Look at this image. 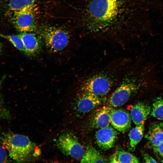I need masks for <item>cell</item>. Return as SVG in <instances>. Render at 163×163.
Masks as SVG:
<instances>
[{
    "instance_id": "6da1fadb",
    "label": "cell",
    "mask_w": 163,
    "mask_h": 163,
    "mask_svg": "<svg viewBox=\"0 0 163 163\" xmlns=\"http://www.w3.org/2000/svg\"><path fill=\"white\" fill-rule=\"evenodd\" d=\"M129 0H87L83 11L86 34L101 38H121L127 30Z\"/></svg>"
},
{
    "instance_id": "7a4b0ae2",
    "label": "cell",
    "mask_w": 163,
    "mask_h": 163,
    "mask_svg": "<svg viewBox=\"0 0 163 163\" xmlns=\"http://www.w3.org/2000/svg\"><path fill=\"white\" fill-rule=\"evenodd\" d=\"M123 69L120 63L108 66L87 77L78 88L102 99L119 82Z\"/></svg>"
},
{
    "instance_id": "3957f363",
    "label": "cell",
    "mask_w": 163,
    "mask_h": 163,
    "mask_svg": "<svg viewBox=\"0 0 163 163\" xmlns=\"http://www.w3.org/2000/svg\"><path fill=\"white\" fill-rule=\"evenodd\" d=\"M143 83L135 73H125L111 94L108 100L109 105L116 107L123 105L142 87Z\"/></svg>"
},
{
    "instance_id": "277c9868",
    "label": "cell",
    "mask_w": 163,
    "mask_h": 163,
    "mask_svg": "<svg viewBox=\"0 0 163 163\" xmlns=\"http://www.w3.org/2000/svg\"><path fill=\"white\" fill-rule=\"evenodd\" d=\"M2 142V147L8 152L10 158L18 162L27 161L35 147L26 136L13 133L5 134Z\"/></svg>"
},
{
    "instance_id": "5b68a950",
    "label": "cell",
    "mask_w": 163,
    "mask_h": 163,
    "mask_svg": "<svg viewBox=\"0 0 163 163\" xmlns=\"http://www.w3.org/2000/svg\"><path fill=\"white\" fill-rule=\"evenodd\" d=\"M39 35L43 40L47 48L52 52H60L68 45L69 36L68 32L60 28L51 26L41 27Z\"/></svg>"
},
{
    "instance_id": "8992f818",
    "label": "cell",
    "mask_w": 163,
    "mask_h": 163,
    "mask_svg": "<svg viewBox=\"0 0 163 163\" xmlns=\"http://www.w3.org/2000/svg\"><path fill=\"white\" fill-rule=\"evenodd\" d=\"M34 6L12 12L11 21L19 32H33L36 30L37 26Z\"/></svg>"
},
{
    "instance_id": "52a82bcc",
    "label": "cell",
    "mask_w": 163,
    "mask_h": 163,
    "mask_svg": "<svg viewBox=\"0 0 163 163\" xmlns=\"http://www.w3.org/2000/svg\"><path fill=\"white\" fill-rule=\"evenodd\" d=\"M58 149L64 155L77 160L81 159L85 151L76 137L69 133L60 135L57 141Z\"/></svg>"
},
{
    "instance_id": "ba28073f",
    "label": "cell",
    "mask_w": 163,
    "mask_h": 163,
    "mask_svg": "<svg viewBox=\"0 0 163 163\" xmlns=\"http://www.w3.org/2000/svg\"><path fill=\"white\" fill-rule=\"evenodd\" d=\"M78 88L76 104L79 112H88L101 104L102 99Z\"/></svg>"
},
{
    "instance_id": "9c48e42d",
    "label": "cell",
    "mask_w": 163,
    "mask_h": 163,
    "mask_svg": "<svg viewBox=\"0 0 163 163\" xmlns=\"http://www.w3.org/2000/svg\"><path fill=\"white\" fill-rule=\"evenodd\" d=\"M18 35L24 43L26 50V55L34 56L41 51L42 38L40 35L31 32H21Z\"/></svg>"
},
{
    "instance_id": "30bf717a",
    "label": "cell",
    "mask_w": 163,
    "mask_h": 163,
    "mask_svg": "<svg viewBox=\"0 0 163 163\" xmlns=\"http://www.w3.org/2000/svg\"><path fill=\"white\" fill-rule=\"evenodd\" d=\"M110 123L118 131L125 133L131 127L130 116L127 111L123 109H113L111 113Z\"/></svg>"
},
{
    "instance_id": "8fae6325",
    "label": "cell",
    "mask_w": 163,
    "mask_h": 163,
    "mask_svg": "<svg viewBox=\"0 0 163 163\" xmlns=\"http://www.w3.org/2000/svg\"><path fill=\"white\" fill-rule=\"evenodd\" d=\"M117 133L110 126L99 129L95 133L96 142L101 149L106 150L112 147L117 138Z\"/></svg>"
},
{
    "instance_id": "7c38bea8",
    "label": "cell",
    "mask_w": 163,
    "mask_h": 163,
    "mask_svg": "<svg viewBox=\"0 0 163 163\" xmlns=\"http://www.w3.org/2000/svg\"><path fill=\"white\" fill-rule=\"evenodd\" d=\"M145 137L147 140L148 148L153 149L157 146L163 141V123L152 124Z\"/></svg>"
},
{
    "instance_id": "4fadbf2b",
    "label": "cell",
    "mask_w": 163,
    "mask_h": 163,
    "mask_svg": "<svg viewBox=\"0 0 163 163\" xmlns=\"http://www.w3.org/2000/svg\"><path fill=\"white\" fill-rule=\"evenodd\" d=\"M151 108L148 103L139 102L136 104L130 110V116L136 125L144 123L151 112Z\"/></svg>"
},
{
    "instance_id": "5bb4252c",
    "label": "cell",
    "mask_w": 163,
    "mask_h": 163,
    "mask_svg": "<svg viewBox=\"0 0 163 163\" xmlns=\"http://www.w3.org/2000/svg\"><path fill=\"white\" fill-rule=\"evenodd\" d=\"M113 108L110 105L103 106L94 116L91 120L93 127L100 129L109 126L111 113Z\"/></svg>"
},
{
    "instance_id": "9a60e30c",
    "label": "cell",
    "mask_w": 163,
    "mask_h": 163,
    "mask_svg": "<svg viewBox=\"0 0 163 163\" xmlns=\"http://www.w3.org/2000/svg\"><path fill=\"white\" fill-rule=\"evenodd\" d=\"M111 163H139L138 158L130 153L121 148L117 149L110 158Z\"/></svg>"
},
{
    "instance_id": "2e32d148",
    "label": "cell",
    "mask_w": 163,
    "mask_h": 163,
    "mask_svg": "<svg viewBox=\"0 0 163 163\" xmlns=\"http://www.w3.org/2000/svg\"><path fill=\"white\" fill-rule=\"evenodd\" d=\"M144 131V123L136 125L131 129L129 133V143L128 146L129 151L133 152L136 146L142 139Z\"/></svg>"
},
{
    "instance_id": "e0dca14e",
    "label": "cell",
    "mask_w": 163,
    "mask_h": 163,
    "mask_svg": "<svg viewBox=\"0 0 163 163\" xmlns=\"http://www.w3.org/2000/svg\"><path fill=\"white\" fill-rule=\"evenodd\" d=\"M107 160L92 146L88 145L81 163H106Z\"/></svg>"
},
{
    "instance_id": "ac0fdd59",
    "label": "cell",
    "mask_w": 163,
    "mask_h": 163,
    "mask_svg": "<svg viewBox=\"0 0 163 163\" xmlns=\"http://www.w3.org/2000/svg\"><path fill=\"white\" fill-rule=\"evenodd\" d=\"M36 0H10L8 7L11 12L34 6Z\"/></svg>"
},
{
    "instance_id": "d6986e66",
    "label": "cell",
    "mask_w": 163,
    "mask_h": 163,
    "mask_svg": "<svg viewBox=\"0 0 163 163\" xmlns=\"http://www.w3.org/2000/svg\"><path fill=\"white\" fill-rule=\"evenodd\" d=\"M151 112V116L163 121V97H158L155 99Z\"/></svg>"
},
{
    "instance_id": "ffe728a7",
    "label": "cell",
    "mask_w": 163,
    "mask_h": 163,
    "mask_svg": "<svg viewBox=\"0 0 163 163\" xmlns=\"http://www.w3.org/2000/svg\"><path fill=\"white\" fill-rule=\"evenodd\" d=\"M0 37L8 40L17 49L26 54L24 43L18 35H5L0 33Z\"/></svg>"
},
{
    "instance_id": "44dd1931",
    "label": "cell",
    "mask_w": 163,
    "mask_h": 163,
    "mask_svg": "<svg viewBox=\"0 0 163 163\" xmlns=\"http://www.w3.org/2000/svg\"><path fill=\"white\" fill-rule=\"evenodd\" d=\"M5 149L0 145V163L8 162V157Z\"/></svg>"
},
{
    "instance_id": "7402d4cb",
    "label": "cell",
    "mask_w": 163,
    "mask_h": 163,
    "mask_svg": "<svg viewBox=\"0 0 163 163\" xmlns=\"http://www.w3.org/2000/svg\"><path fill=\"white\" fill-rule=\"evenodd\" d=\"M5 78L4 77L0 81V120L3 117L5 113V110L3 107V101L1 91V86Z\"/></svg>"
},
{
    "instance_id": "603a6c76",
    "label": "cell",
    "mask_w": 163,
    "mask_h": 163,
    "mask_svg": "<svg viewBox=\"0 0 163 163\" xmlns=\"http://www.w3.org/2000/svg\"><path fill=\"white\" fill-rule=\"evenodd\" d=\"M153 149L154 152L157 156L159 155L163 158V141Z\"/></svg>"
},
{
    "instance_id": "cb8c5ba5",
    "label": "cell",
    "mask_w": 163,
    "mask_h": 163,
    "mask_svg": "<svg viewBox=\"0 0 163 163\" xmlns=\"http://www.w3.org/2000/svg\"><path fill=\"white\" fill-rule=\"evenodd\" d=\"M143 160L146 163H157L158 162L155 160L151 156L147 153H144L142 154Z\"/></svg>"
},
{
    "instance_id": "d4e9b609",
    "label": "cell",
    "mask_w": 163,
    "mask_h": 163,
    "mask_svg": "<svg viewBox=\"0 0 163 163\" xmlns=\"http://www.w3.org/2000/svg\"><path fill=\"white\" fill-rule=\"evenodd\" d=\"M3 47V44L2 43L0 42V55H1L2 53Z\"/></svg>"
},
{
    "instance_id": "484cf974",
    "label": "cell",
    "mask_w": 163,
    "mask_h": 163,
    "mask_svg": "<svg viewBox=\"0 0 163 163\" xmlns=\"http://www.w3.org/2000/svg\"><path fill=\"white\" fill-rule=\"evenodd\" d=\"M161 162H163V158L161 160Z\"/></svg>"
}]
</instances>
